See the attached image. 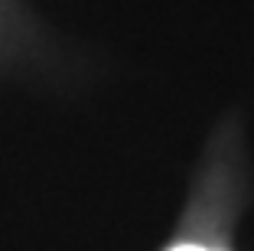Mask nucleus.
<instances>
[{
    "label": "nucleus",
    "mask_w": 254,
    "mask_h": 251,
    "mask_svg": "<svg viewBox=\"0 0 254 251\" xmlns=\"http://www.w3.org/2000/svg\"><path fill=\"white\" fill-rule=\"evenodd\" d=\"M173 251H212V248H195V245H183V248H173Z\"/></svg>",
    "instance_id": "obj_1"
}]
</instances>
